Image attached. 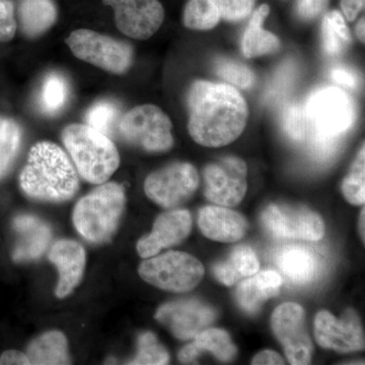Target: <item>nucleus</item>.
<instances>
[{"label":"nucleus","mask_w":365,"mask_h":365,"mask_svg":"<svg viewBox=\"0 0 365 365\" xmlns=\"http://www.w3.org/2000/svg\"><path fill=\"white\" fill-rule=\"evenodd\" d=\"M270 7L263 4L254 11L242 41V52L249 58L271 54L280 48V41L274 34L264 30L263 24Z\"/></svg>","instance_id":"23"},{"label":"nucleus","mask_w":365,"mask_h":365,"mask_svg":"<svg viewBox=\"0 0 365 365\" xmlns=\"http://www.w3.org/2000/svg\"><path fill=\"white\" fill-rule=\"evenodd\" d=\"M69 97V86L66 78L59 73L46 76L41 88L39 104L45 114L55 115L66 107Z\"/></svg>","instance_id":"28"},{"label":"nucleus","mask_w":365,"mask_h":365,"mask_svg":"<svg viewBox=\"0 0 365 365\" xmlns=\"http://www.w3.org/2000/svg\"><path fill=\"white\" fill-rule=\"evenodd\" d=\"M274 335L284 348L288 361L294 365L311 364L314 347L307 333L304 309L294 302H285L271 318Z\"/></svg>","instance_id":"12"},{"label":"nucleus","mask_w":365,"mask_h":365,"mask_svg":"<svg viewBox=\"0 0 365 365\" xmlns=\"http://www.w3.org/2000/svg\"><path fill=\"white\" fill-rule=\"evenodd\" d=\"M62 141L78 174L91 184L107 182L119 167V153L111 138L88 124L68 125Z\"/></svg>","instance_id":"4"},{"label":"nucleus","mask_w":365,"mask_h":365,"mask_svg":"<svg viewBox=\"0 0 365 365\" xmlns=\"http://www.w3.org/2000/svg\"><path fill=\"white\" fill-rule=\"evenodd\" d=\"M188 109L190 135L206 148L234 143L246 128L248 105L235 86L197 81L190 88Z\"/></svg>","instance_id":"1"},{"label":"nucleus","mask_w":365,"mask_h":365,"mask_svg":"<svg viewBox=\"0 0 365 365\" xmlns=\"http://www.w3.org/2000/svg\"><path fill=\"white\" fill-rule=\"evenodd\" d=\"M252 364H284L282 357L277 352L272 350H265L254 357Z\"/></svg>","instance_id":"43"},{"label":"nucleus","mask_w":365,"mask_h":365,"mask_svg":"<svg viewBox=\"0 0 365 365\" xmlns=\"http://www.w3.org/2000/svg\"><path fill=\"white\" fill-rule=\"evenodd\" d=\"M138 272L145 282L153 287L182 294L201 282L205 269L192 255L170 251L145 259L139 266Z\"/></svg>","instance_id":"6"},{"label":"nucleus","mask_w":365,"mask_h":365,"mask_svg":"<svg viewBox=\"0 0 365 365\" xmlns=\"http://www.w3.org/2000/svg\"><path fill=\"white\" fill-rule=\"evenodd\" d=\"M357 36H359V40L361 42H364V19L362 18L361 20L359 21V25H357L356 28Z\"/></svg>","instance_id":"44"},{"label":"nucleus","mask_w":365,"mask_h":365,"mask_svg":"<svg viewBox=\"0 0 365 365\" xmlns=\"http://www.w3.org/2000/svg\"><path fill=\"white\" fill-rule=\"evenodd\" d=\"M222 19L228 21L244 20L253 11L256 0H212Z\"/></svg>","instance_id":"37"},{"label":"nucleus","mask_w":365,"mask_h":365,"mask_svg":"<svg viewBox=\"0 0 365 365\" xmlns=\"http://www.w3.org/2000/svg\"><path fill=\"white\" fill-rule=\"evenodd\" d=\"M31 364H69L68 346L66 335L59 331H50L36 338L26 349Z\"/></svg>","instance_id":"25"},{"label":"nucleus","mask_w":365,"mask_h":365,"mask_svg":"<svg viewBox=\"0 0 365 365\" xmlns=\"http://www.w3.org/2000/svg\"><path fill=\"white\" fill-rule=\"evenodd\" d=\"M222 20L212 0H189L184 11V25L191 30L206 31L215 28Z\"/></svg>","instance_id":"30"},{"label":"nucleus","mask_w":365,"mask_h":365,"mask_svg":"<svg viewBox=\"0 0 365 365\" xmlns=\"http://www.w3.org/2000/svg\"><path fill=\"white\" fill-rule=\"evenodd\" d=\"M297 74V67L292 62H287L280 67L279 71L274 76L272 83L269 86L266 93V100L269 102H277L287 95L292 86Z\"/></svg>","instance_id":"36"},{"label":"nucleus","mask_w":365,"mask_h":365,"mask_svg":"<svg viewBox=\"0 0 365 365\" xmlns=\"http://www.w3.org/2000/svg\"><path fill=\"white\" fill-rule=\"evenodd\" d=\"M16 21L11 0H0V42H9L14 37Z\"/></svg>","instance_id":"38"},{"label":"nucleus","mask_w":365,"mask_h":365,"mask_svg":"<svg viewBox=\"0 0 365 365\" xmlns=\"http://www.w3.org/2000/svg\"><path fill=\"white\" fill-rule=\"evenodd\" d=\"M172 122L153 105L133 108L121 117L117 133L127 143L140 146L150 153H163L174 145Z\"/></svg>","instance_id":"7"},{"label":"nucleus","mask_w":365,"mask_h":365,"mask_svg":"<svg viewBox=\"0 0 365 365\" xmlns=\"http://www.w3.org/2000/svg\"><path fill=\"white\" fill-rule=\"evenodd\" d=\"M198 225L208 239L215 242H235L246 235V218L225 206H205L199 212Z\"/></svg>","instance_id":"18"},{"label":"nucleus","mask_w":365,"mask_h":365,"mask_svg":"<svg viewBox=\"0 0 365 365\" xmlns=\"http://www.w3.org/2000/svg\"><path fill=\"white\" fill-rule=\"evenodd\" d=\"M341 7L348 21H354L364 9V0H341Z\"/></svg>","instance_id":"41"},{"label":"nucleus","mask_w":365,"mask_h":365,"mask_svg":"<svg viewBox=\"0 0 365 365\" xmlns=\"http://www.w3.org/2000/svg\"><path fill=\"white\" fill-rule=\"evenodd\" d=\"M0 364H31L30 360L26 356V353L18 351V350H7L0 357Z\"/></svg>","instance_id":"42"},{"label":"nucleus","mask_w":365,"mask_h":365,"mask_svg":"<svg viewBox=\"0 0 365 365\" xmlns=\"http://www.w3.org/2000/svg\"><path fill=\"white\" fill-rule=\"evenodd\" d=\"M304 108L307 122L304 141L309 153L319 160H329L337 151L341 137L354 123L353 101L341 88L328 86L312 93Z\"/></svg>","instance_id":"2"},{"label":"nucleus","mask_w":365,"mask_h":365,"mask_svg":"<svg viewBox=\"0 0 365 365\" xmlns=\"http://www.w3.org/2000/svg\"><path fill=\"white\" fill-rule=\"evenodd\" d=\"M125 202L126 196L122 185L103 182L76 203L72 216L74 227L88 242H109L116 232Z\"/></svg>","instance_id":"5"},{"label":"nucleus","mask_w":365,"mask_h":365,"mask_svg":"<svg viewBox=\"0 0 365 365\" xmlns=\"http://www.w3.org/2000/svg\"><path fill=\"white\" fill-rule=\"evenodd\" d=\"M322 41L329 55L339 54L346 45L351 43V35L342 14L332 11L326 14L322 24Z\"/></svg>","instance_id":"27"},{"label":"nucleus","mask_w":365,"mask_h":365,"mask_svg":"<svg viewBox=\"0 0 365 365\" xmlns=\"http://www.w3.org/2000/svg\"><path fill=\"white\" fill-rule=\"evenodd\" d=\"M48 258L58 269L59 280L55 294L58 299H64L83 279L86 261L85 249L78 242L60 240L53 245Z\"/></svg>","instance_id":"17"},{"label":"nucleus","mask_w":365,"mask_h":365,"mask_svg":"<svg viewBox=\"0 0 365 365\" xmlns=\"http://www.w3.org/2000/svg\"><path fill=\"white\" fill-rule=\"evenodd\" d=\"M364 208L362 209L361 215H360V222H359V230H360V235H361L362 241L364 242Z\"/></svg>","instance_id":"45"},{"label":"nucleus","mask_w":365,"mask_h":365,"mask_svg":"<svg viewBox=\"0 0 365 365\" xmlns=\"http://www.w3.org/2000/svg\"><path fill=\"white\" fill-rule=\"evenodd\" d=\"M275 261L281 272L295 284H306L317 272L316 257L304 247H284L278 251Z\"/></svg>","instance_id":"22"},{"label":"nucleus","mask_w":365,"mask_h":365,"mask_svg":"<svg viewBox=\"0 0 365 365\" xmlns=\"http://www.w3.org/2000/svg\"><path fill=\"white\" fill-rule=\"evenodd\" d=\"M260 268L257 255L249 246H240L232 250L227 260L213 266V274L218 281L232 287L244 278L258 272Z\"/></svg>","instance_id":"24"},{"label":"nucleus","mask_w":365,"mask_h":365,"mask_svg":"<svg viewBox=\"0 0 365 365\" xmlns=\"http://www.w3.org/2000/svg\"><path fill=\"white\" fill-rule=\"evenodd\" d=\"M331 78L337 83L347 86L349 88H354L356 86V78L352 71L342 67H336L331 71Z\"/></svg>","instance_id":"40"},{"label":"nucleus","mask_w":365,"mask_h":365,"mask_svg":"<svg viewBox=\"0 0 365 365\" xmlns=\"http://www.w3.org/2000/svg\"><path fill=\"white\" fill-rule=\"evenodd\" d=\"M121 117V111L116 103L101 101L96 103L86 113V122L88 126L111 138L117 133L118 123Z\"/></svg>","instance_id":"31"},{"label":"nucleus","mask_w":365,"mask_h":365,"mask_svg":"<svg viewBox=\"0 0 365 365\" xmlns=\"http://www.w3.org/2000/svg\"><path fill=\"white\" fill-rule=\"evenodd\" d=\"M204 195L216 205L235 207L247 192V165L241 158L227 157L205 168Z\"/></svg>","instance_id":"11"},{"label":"nucleus","mask_w":365,"mask_h":365,"mask_svg":"<svg viewBox=\"0 0 365 365\" xmlns=\"http://www.w3.org/2000/svg\"><path fill=\"white\" fill-rule=\"evenodd\" d=\"M20 182L26 196L49 202L69 200L79 188L78 172L71 158L48 141L33 146Z\"/></svg>","instance_id":"3"},{"label":"nucleus","mask_w":365,"mask_h":365,"mask_svg":"<svg viewBox=\"0 0 365 365\" xmlns=\"http://www.w3.org/2000/svg\"><path fill=\"white\" fill-rule=\"evenodd\" d=\"M14 228L19 235V242L13 258L16 262L37 260L49 247L52 239L51 228L39 217L20 215L14 218Z\"/></svg>","instance_id":"19"},{"label":"nucleus","mask_w":365,"mask_h":365,"mask_svg":"<svg viewBox=\"0 0 365 365\" xmlns=\"http://www.w3.org/2000/svg\"><path fill=\"white\" fill-rule=\"evenodd\" d=\"M281 124L287 135L294 143H304L307 122L304 108L299 103L292 102L285 106L281 116Z\"/></svg>","instance_id":"34"},{"label":"nucleus","mask_w":365,"mask_h":365,"mask_svg":"<svg viewBox=\"0 0 365 365\" xmlns=\"http://www.w3.org/2000/svg\"><path fill=\"white\" fill-rule=\"evenodd\" d=\"M329 0H299L297 4V14L304 20H312L325 11Z\"/></svg>","instance_id":"39"},{"label":"nucleus","mask_w":365,"mask_h":365,"mask_svg":"<svg viewBox=\"0 0 365 365\" xmlns=\"http://www.w3.org/2000/svg\"><path fill=\"white\" fill-rule=\"evenodd\" d=\"M66 44L78 59L111 73H125L133 62L130 45L86 29L72 32Z\"/></svg>","instance_id":"8"},{"label":"nucleus","mask_w":365,"mask_h":365,"mask_svg":"<svg viewBox=\"0 0 365 365\" xmlns=\"http://www.w3.org/2000/svg\"><path fill=\"white\" fill-rule=\"evenodd\" d=\"M281 284L282 278L276 271H262L242 280L235 297L245 312L256 314L266 300L278 294Z\"/></svg>","instance_id":"20"},{"label":"nucleus","mask_w":365,"mask_h":365,"mask_svg":"<svg viewBox=\"0 0 365 365\" xmlns=\"http://www.w3.org/2000/svg\"><path fill=\"white\" fill-rule=\"evenodd\" d=\"M261 222L277 239L317 242L325 235L321 216L306 206L271 204L262 213Z\"/></svg>","instance_id":"9"},{"label":"nucleus","mask_w":365,"mask_h":365,"mask_svg":"<svg viewBox=\"0 0 365 365\" xmlns=\"http://www.w3.org/2000/svg\"><path fill=\"white\" fill-rule=\"evenodd\" d=\"M21 29L29 37H37L49 30L57 20V9L52 0H21Z\"/></svg>","instance_id":"26"},{"label":"nucleus","mask_w":365,"mask_h":365,"mask_svg":"<svg viewBox=\"0 0 365 365\" xmlns=\"http://www.w3.org/2000/svg\"><path fill=\"white\" fill-rule=\"evenodd\" d=\"M104 4L114 9L117 28L136 40L150 39L165 19L158 0H104Z\"/></svg>","instance_id":"13"},{"label":"nucleus","mask_w":365,"mask_h":365,"mask_svg":"<svg viewBox=\"0 0 365 365\" xmlns=\"http://www.w3.org/2000/svg\"><path fill=\"white\" fill-rule=\"evenodd\" d=\"M192 230V216L188 210L176 209L158 216L150 235L137 242V252L143 259L155 256L163 249L181 244Z\"/></svg>","instance_id":"16"},{"label":"nucleus","mask_w":365,"mask_h":365,"mask_svg":"<svg viewBox=\"0 0 365 365\" xmlns=\"http://www.w3.org/2000/svg\"><path fill=\"white\" fill-rule=\"evenodd\" d=\"M215 71L218 76L230 83V86L237 88H251L256 81L254 72L248 66L235 60L218 59L215 63Z\"/></svg>","instance_id":"35"},{"label":"nucleus","mask_w":365,"mask_h":365,"mask_svg":"<svg viewBox=\"0 0 365 365\" xmlns=\"http://www.w3.org/2000/svg\"><path fill=\"white\" fill-rule=\"evenodd\" d=\"M170 361L169 353L151 332L139 335L137 340V353L128 362L133 365H163Z\"/></svg>","instance_id":"32"},{"label":"nucleus","mask_w":365,"mask_h":365,"mask_svg":"<svg viewBox=\"0 0 365 365\" xmlns=\"http://www.w3.org/2000/svg\"><path fill=\"white\" fill-rule=\"evenodd\" d=\"M314 336L322 347L341 353L364 349V334L357 314L347 309L340 319L327 311L314 319Z\"/></svg>","instance_id":"15"},{"label":"nucleus","mask_w":365,"mask_h":365,"mask_svg":"<svg viewBox=\"0 0 365 365\" xmlns=\"http://www.w3.org/2000/svg\"><path fill=\"white\" fill-rule=\"evenodd\" d=\"M199 186L195 168L188 163H176L146 178L144 191L153 202L165 208L176 207L189 200Z\"/></svg>","instance_id":"10"},{"label":"nucleus","mask_w":365,"mask_h":365,"mask_svg":"<svg viewBox=\"0 0 365 365\" xmlns=\"http://www.w3.org/2000/svg\"><path fill=\"white\" fill-rule=\"evenodd\" d=\"M216 311L197 299H182L163 304L155 319L180 340H191L215 322Z\"/></svg>","instance_id":"14"},{"label":"nucleus","mask_w":365,"mask_h":365,"mask_svg":"<svg viewBox=\"0 0 365 365\" xmlns=\"http://www.w3.org/2000/svg\"><path fill=\"white\" fill-rule=\"evenodd\" d=\"M204 351L212 353L220 361H230L237 355V348L225 331L205 329L193 338L191 344L182 348L179 353V360L182 364H192Z\"/></svg>","instance_id":"21"},{"label":"nucleus","mask_w":365,"mask_h":365,"mask_svg":"<svg viewBox=\"0 0 365 365\" xmlns=\"http://www.w3.org/2000/svg\"><path fill=\"white\" fill-rule=\"evenodd\" d=\"M365 150L364 145L357 155L349 175L342 184V192L346 200L353 205H364L365 202Z\"/></svg>","instance_id":"33"},{"label":"nucleus","mask_w":365,"mask_h":365,"mask_svg":"<svg viewBox=\"0 0 365 365\" xmlns=\"http://www.w3.org/2000/svg\"><path fill=\"white\" fill-rule=\"evenodd\" d=\"M21 137L20 125L9 118L0 117V179L13 165L20 150Z\"/></svg>","instance_id":"29"}]
</instances>
